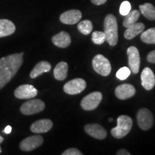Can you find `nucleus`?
Masks as SVG:
<instances>
[{
  "instance_id": "f257e3e1",
  "label": "nucleus",
  "mask_w": 155,
  "mask_h": 155,
  "mask_svg": "<svg viewBox=\"0 0 155 155\" xmlns=\"http://www.w3.org/2000/svg\"><path fill=\"white\" fill-rule=\"evenodd\" d=\"M24 53H15L0 58V90L14 78L23 63Z\"/></svg>"
},
{
  "instance_id": "f03ea898",
  "label": "nucleus",
  "mask_w": 155,
  "mask_h": 155,
  "mask_svg": "<svg viewBox=\"0 0 155 155\" xmlns=\"http://www.w3.org/2000/svg\"><path fill=\"white\" fill-rule=\"evenodd\" d=\"M104 34L106 41L111 46H115L118 42V25L115 16L108 15L104 19Z\"/></svg>"
},
{
  "instance_id": "7ed1b4c3",
  "label": "nucleus",
  "mask_w": 155,
  "mask_h": 155,
  "mask_svg": "<svg viewBox=\"0 0 155 155\" xmlns=\"http://www.w3.org/2000/svg\"><path fill=\"white\" fill-rule=\"evenodd\" d=\"M133 121L131 117L122 115L117 119V126L111 129V133L114 138L122 139L126 137L132 128Z\"/></svg>"
},
{
  "instance_id": "20e7f679",
  "label": "nucleus",
  "mask_w": 155,
  "mask_h": 155,
  "mask_svg": "<svg viewBox=\"0 0 155 155\" xmlns=\"http://www.w3.org/2000/svg\"><path fill=\"white\" fill-rule=\"evenodd\" d=\"M92 65L94 71L102 76H108L111 71V63L107 58L98 54L94 58Z\"/></svg>"
},
{
  "instance_id": "39448f33",
  "label": "nucleus",
  "mask_w": 155,
  "mask_h": 155,
  "mask_svg": "<svg viewBox=\"0 0 155 155\" xmlns=\"http://www.w3.org/2000/svg\"><path fill=\"white\" fill-rule=\"evenodd\" d=\"M45 107V103L40 99L28 101L21 106L20 111L24 115H32L43 111Z\"/></svg>"
},
{
  "instance_id": "423d86ee",
  "label": "nucleus",
  "mask_w": 155,
  "mask_h": 155,
  "mask_svg": "<svg viewBox=\"0 0 155 155\" xmlns=\"http://www.w3.org/2000/svg\"><path fill=\"white\" fill-rule=\"evenodd\" d=\"M137 124L141 129L147 131L150 129L154 124V117L150 110L141 108L137 113Z\"/></svg>"
},
{
  "instance_id": "0eeeda50",
  "label": "nucleus",
  "mask_w": 155,
  "mask_h": 155,
  "mask_svg": "<svg viewBox=\"0 0 155 155\" xmlns=\"http://www.w3.org/2000/svg\"><path fill=\"white\" fill-rule=\"evenodd\" d=\"M102 98L103 96L101 92H93L83 98L81 102V107L86 111H92L96 109L102 101Z\"/></svg>"
},
{
  "instance_id": "6e6552de",
  "label": "nucleus",
  "mask_w": 155,
  "mask_h": 155,
  "mask_svg": "<svg viewBox=\"0 0 155 155\" xmlns=\"http://www.w3.org/2000/svg\"><path fill=\"white\" fill-rule=\"evenodd\" d=\"M86 82L82 78H75L68 81L64 85L63 91L69 95H76L85 90Z\"/></svg>"
},
{
  "instance_id": "1a4fd4ad",
  "label": "nucleus",
  "mask_w": 155,
  "mask_h": 155,
  "mask_svg": "<svg viewBox=\"0 0 155 155\" xmlns=\"http://www.w3.org/2000/svg\"><path fill=\"white\" fill-rule=\"evenodd\" d=\"M129 66L131 72L134 74L138 73L140 68V55L138 49L134 46H131L127 49Z\"/></svg>"
},
{
  "instance_id": "9d476101",
  "label": "nucleus",
  "mask_w": 155,
  "mask_h": 155,
  "mask_svg": "<svg viewBox=\"0 0 155 155\" xmlns=\"http://www.w3.org/2000/svg\"><path fill=\"white\" fill-rule=\"evenodd\" d=\"M43 143V138L40 135H34L23 139L19 147L24 152H30L40 147Z\"/></svg>"
},
{
  "instance_id": "9b49d317",
  "label": "nucleus",
  "mask_w": 155,
  "mask_h": 155,
  "mask_svg": "<svg viewBox=\"0 0 155 155\" xmlns=\"http://www.w3.org/2000/svg\"><path fill=\"white\" fill-rule=\"evenodd\" d=\"M38 95V90L33 86L25 84L15 91V96L19 99H32Z\"/></svg>"
},
{
  "instance_id": "f8f14e48",
  "label": "nucleus",
  "mask_w": 155,
  "mask_h": 155,
  "mask_svg": "<svg viewBox=\"0 0 155 155\" xmlns=\"http://www.w3.org/2000/svg\"><path fill=\"white\" fill-rule=\"evenodd\" d=\"M82 13L78 9H71L65 12L60 17V20L65 25H75L81 20Z\"/></svg>"
},
{
  "instance_id": "ddd939ff",
  "label": "nucleus",
  "mask_w": 155,
  "mask_h": 155,
  "mask_svg": "<svg viewBox=\"0 0 155 155\" xmlns=\"http://www.w3.org/2000/svg\"><path fill=\"white\" fill-rule=\"evenodd\" d=\"M136 89L129 83L120 85L115 89V95L120 100H126L134 96Z\"/></svg>"
},
{
  "instance_id": "4468645a",
  "label": "nucleus",
  "mask_w": 155,
  "mask_h": 155,
  "mask_svg": "<svg viewBox=\"0 0 155 155\" xmlns=\"http://www.w3.org/2000/svg\"><path fill=\"white\" fill-rule=\"evenodd\" d=\"M141 85L147 91H150L155 86V75L150 68H145L141 74Z\"/></svg>"
},
{
  "instance_id": "2eb2a0df",
  "label": "nucleus",
  "mask_w": 155,
  "mask_h": 155,
  "mask_svg": "<svg viewBox=\"0 0 155 155\" xmlns=\"http://www.w3.org/2000/svg\"><path fill=\"white\" fill-rule=\"evenodd\" d=\"M85 131L91 137L101 140L105 139L107 136V132L105 129L101 126L97 124H90L86 125Z\"/></svg>"
},
{
  "instance_id": "dca6fc26",
  "label": "nucleus",
  "mask_w": 155,
  "mask_h": 155,
  "mask_svg": "<svg viewBox=\"0 0 155 155\" xmlns=\"http://www.w3.org/2000/svg\"><path fill=\"white\" fill-rule=\"evenodd\" d=\"M53 124L51 120L45 119L38 120L34 122L30 127V130L35 134L46 133L49 131L53 127Z\"/></svg>"
},
{
  "instance_id": "f3484780",
  "label": "nucleus",
  "mask_w": 155,
  "mask_h": 155,
  "mask_svg": "<svg viewBox=\"0 0 155 155\" xmlns=\"http://www.w3.org/2000/svg\"><path fill=\"white\" fill-rule=\"evenodd\" d=\"M52 41L55 46L61 48H68L71 43V38L70 35L65 31H62L52 38Z\"/></svg>"
},
{
  "instance_id": "a211bd4d",
  "label": "nucleus",
  "mask_w": 155,
  "mask_h": 155,
  "mask_svg": "<svg viewBox=\"0 0 155 155\" xmlns=\"http://www.w3.org/2000/svg\"><path fill=\"white\" fill-rule=\"evenodd\" d=\"M16 28L12 21L7 19H0V38L11 35L15 32Z\"/></svg>"
},
{
  "instance_id": "6ab92c4d",
  "label": "nucleus",
  "mask_w": 155,
  "mask_h": 155,
  "mask_svg": "<svg viewBox=\"0 0 155 155\" xmlns=\"http://www.w3.org/2000/svg\"><path fill=\"white\" fill-rule=\"evenodd\" d=\"M145 28L144 25L141 22H136L127 28V30L124 32V38L127 40L134 39L143 32Z\"/></svg>"
},
{
  "instance_id": "aec40b11",
  "label": "nucleus",
  "mask_w": 155,
  "mask_h": 155,
  "mask_svg": "<svg viewBox=\"0 0 155 155\" xmlns=\"http://www.w3.org/2000/svg\"><path fill=\"white\" fill-rule=\"evenodd\" d=\"M51 70V65L48 61H41L38 63L32 71H31L30 76L31 78H36L39 75L44 73H48Z\"/></svg>"
},
{
  "instance_id": "412c9836",
  "label": "nucleus",
  "mask_w": 155,
  "mask_h": 155,
  "mask_svg": "<svg viewBox=\"0 0 155 155\" xmlns=\"http://www.w3.org/2000/svg\"><path fill=\"white\" fill-rule=\"evenodd\" d=\"M68 71V65L65 62H61L57 64L53 71L54 77L56 80L63 81L66 78Z\"/></svg>"
},
{
  "instance_id": "4be33fe9",
  "label": "nucleus",
  "mask_w": 155,
  "mask_h": 155,
  "mask_svg": "<svg viewBox=\"0 0 155 155\" xmlns=\"http://www.w3.org/2000/svg\"><path fill=\"white\" fill-rule=\"evenodd\" d=\"M139 10L144 17L150 20H155V7L150 3H145L139 6Z\"/></svg>"
},
{
  "instance_id": "5701e85b",
  "label": "nucleus",
  "mask_w": 155,
  "mask_h": 155,
  "mask_svg": "<svg viewBox=\"0 0 155 155\" xmlns=\"http://www.w3.org/2000/svg\"><path fill=\"white\" fill-rule=\"evenodd\" d=\"M140 17V13L138 10L134 9V10L130 11L129 12V14H127L124 17L123 22L124 27H125L126 28H129L131 25H132L137 22V20L139 19Z\"/></svg>"
},
{
  "instance_id": "b1692460",
  "label": "nucleus",
  "mask_w": 155,
  "mask_h": 155,
  "mask_svg": "<svg viewBox=\"0 0 155 155\" xmlns=\"http://www.w3.org/2000/svg\"><path fill=\"white\" fill-rule=\"evenodd\" d=\"M141 39L144 43L155 44V28H150L146 31H143L141 35Z\"/></svg>"
},
{
  "instance_id": "393cba45",
  "label": "nucleus",
  "mask_w": 155,
  "mask_h": 155,
  "mask_svg": "<svg viewBox=\"0 0 155 155\" xmlns=\"http://www.w3.org/2000/svg\"><path fill=\"white\" fill-rule=\"evenodd\" d=\"M78 30L81 33L85 35H88L93 30L92 22L88 19L81 21L78 25Z\"/></svg>"
},
{
  "instance_id": "a878e982",
  "label": "nucleus",
  "mask_w": 155,
  "mask_h": 155,
  "mask_svg": "<svg viewBox=\"0 0 155 155\" xmlns=\"http://www.w3.org/2000/svg\"><path fill=\"white\" fill-rule=\"evenodd\" d=\"M91 40L96 45H101L106 41V35L104 32L95 31L93 32Z\"/></svg>"
},
{
  "instance_id": "bb28decb",
  "label": "nucleus",
  "mask_w": 155,
  "mask_h": 155,
  "mask_svg": "<svg viewBox=\"0 0 155 155\" xmlns=\"http://www.w3.org/2000/svg\"><path fill=\"white\" fill-rule=\"evenodd\" d=\"M131 70L129 69V68L127 67H123L121 68H120L119 71L116 73V78L119 79V80L124 81L126 80L128 77L131 74Z\"/></svg>"
},
{
  "instance_id": "cd10ccee",
  "label": "nucleus",
  "mask_w": 155,
  "mask_h": 155,
  "mask_svg": "<svg viewBox=\"0 0 155 155\" xmlns=\"http://www.w3.org/2000/svg\"><path fill=\"white\" fill-rule=\"evenodd\" d=\"M131 4L129 3V2L124 1L121 3V6H120L119 12L122 16H126L127 14H129V12L131 11Z\"/></svg>"
},
{
  "instance_id": "c85d7f7f",
  "label": "nucleus",
  "mask_w": 155,
  "mask_h": 155,
  "mask_svg": "<svg viewBox=\"0 0 155 155\" xmlns=\"http://www.w3.org/2000/svg\"><path fill=\"white\" fill-rule=\"evenodd\" d=\"M83 153L78 149L70 148L62 153V155H82Z\"/></svg>"
},
{
  "instance_id": "c756f323",
  "label": "nucleus",
  "mask_w": 155,
  "mask_h": 155,
  "mask_svg": "<svg viewBox=\"0 0 155 155\" xmlns=\"http://www.w3.org/2000/svg\"><path fill=\"white\" fill-rule=\"evenodd\" d=\"M147 61L151 63L155 64V50L150 52L147 55Z\"/></svg>"
},
{
  "instance_id": "7c9ffc66",
  "label": "nucleus",
  "mask_w": 155,
  "mask_h": 155,
  "mask_svg": "<svg viewBox=\"0 0 155 155\" xmlns=\"http://www.w3.org/2000/svg\"><path fill=\"white\" fill-rule=\"evenodd\" d=\"M93 4L96 5H104V3H106V2L107 0H91Z\"/></svg>"
},
{
  "instance_id": "2f4dec72",
  "label": "nucleus",
  "mask_w": 155,
  "mask_h": 155,
  "mask_svg": "<svg viewBox=\"0 0 155 155\" xmlns=\"http://www.w3.org/2000/svg\"><path fill=\"white\" fill-rule=\"evenodd\" d=\"M116 154L117 155H130L131 154L128 152L127 150H124V149H121V150L118 151V152L116 153Z\"/></svg>"
},
{
  "instance_id": "473e14b6",
  "label": "nucleus",
  "mask_w": 155,
  "mask_h": 155,
  "mask_svg": "<svg viewBox=\"0 0 155 155\" xmlns=\"http://www.w3.org/2000/svg\"><path fill=\"white\" fill-rule=\"evenodd\" d=\"M12 129V127H10V126H7V127H6L5 130H4V132L6 134H10Z\"/></svg>"
},
{
  "instance_id": "72a5a7b5",
  "label": "nucleus",
  "mask_w": 155,
  "mask_h": 155,
  "mask_svg": "<svg viewBox=\"0 0 155 155\" xmlns=\"http://www.w3.org/2000/svg\"><path fill=\"white\" fill-rule=\"evenodd\" d=\"M3 141H4V138L2 137V136H0V144H1V143L2 142H3ZM2 148H1V147H0V154H1L2 153Z\"/></svg>"
},
{
  "instance_id": "f704fd0d",
  "label": "nucleus",
  "mask_w": 155,
  "mask_h": 155,
  "mask_svg": "<svg viewBox=\"0 0 155 155\" xmlns=\"http://www.w3.org/2000/svg\"><path fill=\"white\" fill-rule=\"evenodd\" d=\"M113 119H112V118H109V119H108V121H113Z\"/></svg>"
}]
</instances>
